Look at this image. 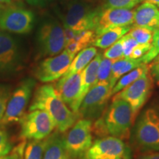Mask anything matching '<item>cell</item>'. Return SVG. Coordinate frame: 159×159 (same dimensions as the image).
Masks as SVG:
<instances>
[{"label": "cell", "instance_id": "obj_2", "mask_svg": "<svg viewBox=\"0 0 159 159\" xmlns=\"http://www.w3.org/2000/svg\"><path fill=\"white\" fill-rule=\"evenodd\" d=\"M135 117L132 108L123 99H113L106 113L102 119L95 122V134L105 137L110 135L120 139H127L129 136L131 125Z\"/></svg>", "mask_w": 159, "mask_h": 159}, {"label": "cell", "instance_id": "obj_24", "mask_svg": "<svg viewBox=\"0 0 159 159\" xmlns=\"http://www.w3.org/2000/svg\"><path fill=\"white\" fill-rule=\"evenodd\" d=\"M47 142V138L43 140H30L25 146L24 159H42Z\"/></svg>", "mask_w": 159, "mask_h": 159}, {"label": "cell", "instance_id": "obj_29", "mask_svg": "<svg viewBox=\"0 0 159 159\" xmlns=\"http://www.w3.org/2000/svg\"><path fill=\"white\" fill-rule=\"evenodd\" d=\"M103 57L113 60V61H117V60L124 58L122 39H120L118 41H116V43H114V44L105 49L103 53Z\"/></svg>", "mask_w": 159, "mask_h": 159}, {"label": "cell", "instance_id": "obj_44", "mask_svg": "<svg viewBox=\"0 0 159 159\" xmlns=\"http://www.w3.org/2000/svg\"><path fill=\"white\" fill-rule=\"evenodd\" d=\"M158 29L159 30V24H158Z\"/></svg>", "mask_w": 159, "mask_h": 159}, {"label": "cell", "instance_id": "obj_10", "mask_svg": "<svg viewBox=\"0 0 159 159\" xmlns=\"http://www.w3.org/2000/svg\"><path fill=\"white\" fill-rule=\"evenodd\" d=\"M152 77L150 71H146L139 78L126 88L113 96V99H123L130 105L136 119L137 113L148 101L152 89Z\"/></svg>", "mask_w": 159, "mask_h": 159}, {"label": "cell", "instance_id": "obj_5", "mask_svg": "<svg viewBox=\"0 0 159 159\" xmlns=\"http://www.w3.org/2000/svg\"><path fill=\"white\" fill-rule=\"evenodd\" d=\"M135 136L143 150L159 151V109L152 107L144 111L139 119Z\"/></svg>", "mask_w": 159, "mask_h": 159}, {"label": "cell", "instance_id": "obj_22", "mask_svg": "<svg viewBox=\"0 0 159 159\" xmlns=\"http://www.w3.org/2000/svg\"><path fill=\"white\" fill-rule=\"evenodd\" d=\"M131 26L116 27L105 32L103 34L95 37L91 43L93 47H99L100 49H107L111 45L118 41L121 38L126 35L130 30Z\"/></svg>", "mask_w": 159, "mask_h": 159}, {"label": "cell", "instance_id": "obj_23", "mask_svg": "<svg viewBox=\"0 0 159 159\" xmlns=\"http://www.w3.org/2000/svg\"><path fill=\"white\" fill-rule=\"evenodd\" d=\"M148 71H149V66L144 63V64L141 65L140 66L137 67V68L133 69L132 71L122 75L117 80L114 86L113 87L112 90L111 91V97H113L120 91H122V89L126 88L127 86L134 83L135 80H136Z\"/></svg>", "mask_w": 159, "mask_h": 159}, {"label": "cell", "instance_id": "obj_35", "mask_svg": "<svg viewBox=\"0 0 159 159\" xmlns=\"http://www.w3.org/2000/svg\"><path fill=\"white\" fill-rule=\"evenodd\" d=\"M149 71L152 79H155L157 82L159 81V61H152L151 64L149 66Z\"/></svg>", "mask_w": 159, "mask_h": 159}, {"label": "cell", "instance_id": "obj_45", "mask_svg": "<svg viewBox=\"0 0 159 159\" xmlns=\"http://www.w3.org/2000/svg\"><path fill=\"white\" fill-rule=\"evenodd\" d=\"M118 159H122V158H118Z\"/></svg>", "mask_w": 159, "mask_h": 159}, {"label": "cell", "instance_id": "obj_17", "mask_svg": "<svg viewBox=\"0 0 159 159\" xmlns=\"http://www.w3.org/2000/svg\"><path fill=\"white\" fill-rule=\"evenodd\" d=\"M159 24V8L153 4L144 2L134 11V27L158 29Z\"/></svg>", "mask_w": 159, "mask_h": 159}, {"label": "cell", "instance_id": "obj_4", "mask_svg": "<svg viewBox=\"0 0 159 159\" xmlns=\"http://www.w3.org/2000/svg\"><path fill=\"white\" fill-rule=\"evenodd\" d=\"M35 85L34 80L27 78L21 81L15 90L12 91L5 114L0 121V125L7 126L20 122L25 114L26 108L28 105Z\"/></svg>", "mask_w": 159, "mask_h": 159}, {"label": "cell", "instance_id": "obj_21", "mask_svg": "<svg viewBox=\"0 0 159 159\" xmlns=\"http://www.w3.org/2000/svg\"><path fill=\"white\" fill-rule=\"evenodd\" d=\"M97 54V49L94 47H85L75 55L69 69L63 76H69L75 73L80 72L88 66ZM62 76V77H63Z\"/></svg>", "mask_w": 159, "mask_h": 159}, {"label": "cell", "instance_id": "obj_39", "mask_svg": "<svg viewBox=\"0 0 159 159\" xmlns=\"http://www.w3.org/2000/svg\"><path fill=\"white\" fill-rule=\"evenodd\" d=\"M16 0H0V5H2V4H7V5H9V4H12Z\"/></svg>", "mask_w": 159, "mask_h": 159}, {"label": "cell", "instance_id": "obj_14", "mask_svg": "<svg viewBox=\"0 0 159 159\" xmlns=\"http://www.w3.org/2000/svg\"><path fill=\"white\" fill-rule=\"evenodd\" d=\"M134 11L123 8L102 9L99 11L94 32L96 36L116 27L131 26L134 24Z\"/></svg>", "mask_w": 159, "mask_h": 159}, {"label": "cell", "instance_id": "obj_15", "mask_svg": "<svg viewBox=\"0 0 159 159\" xmlns=\"http://www.w3.org/2000/svg\"><path fill=\"white\" fill-rule=\"evenodd\" d=\"M125 145L122 139L105 136L97 139L85 153V159H118L125 156Z\"/></svg>", "mask_w": 159, "mask_h": 159}, {"label": "cell", "instance_id": "obj_11", "mask_svg": "<svg viewBox=\"0 0 159 159\" xmlns=\"http://www.w3.org/2000/svg\"><path fill=\"white\" fill-rule=\"evenodd\" d=\"M111 89L109 83L95 84L83 98L77 111L78 116L91 121L97 118L111 97Z\"/></svg>", "mask_w": 159, "mask_h": 159}, {"label": "cell", "instance_id": "obj_38", "mask_svg": "<svg viewBox=\"0 0 159 159\" xmlns=\"http://www.w3.org/2000/svg\"><path fill=\"white\" fill-rule=\"evenodd\" d=\"M144 2H147L153 4V5H156L159 8V0H144Z\"/></svg>", "mask_w": 159, "mask_h": 159}, {"label": "cell", "instance_id": "obj_6", "mask_svg": "<svg viewBox=\"0 0 159 159\" xmlns=\"http://www.w3.org/2000/svg\"><path fill=\"white\" fill-rule=\"evenodd\" d=\"M20 136L23 140H43L47 138L55 128L50 116L42 110L30 111L20 120Z\"/></svg>", "mask_w": 159, "mask_h": 159}, {"label": "cell", "instance_id": "obj_37", "mask_svg": "<svg viewBox=\"0 0 159 159\" xmlns=\"http://www.w3.org/2000/svg\"><path fill=\"white\" fill-rule=\"evenodd\" d=\"M27 2L31 5H40V4H42L43 2H44L45 1L47 0H27Z\"/></svg>", "mask_w": 159, "mask_h": 159}, {"label": "cell", "instance_id": "obj_32", "mask_svg": "<svg viewBox=\"0 0 159 159\" xmlns=\"http://www.w3.org/2000/svg\"><path fill=\"white\" fill-rule=\"evenodd\" d=\"M122 43V49H123V55L124 57H129L132 52L133 49L139 44L137 41L132 37L128 34L125 35L124 36L121 38Z\"/></svg>", "mask_w": 159, "mask_h": 159}, {"label": "cell", "instance_id": "obj_27", "mask_svg": "<svg viewBox=\"0 0 159 159\" xmlns=\"http://www.w3.org/2000/svg\"><path fill=\"white\" fill-rule=\"evenodd\" d=\"M144 1V0H105L102 9L113 7L131 10Z\"/></svg>", "mask_w": 159, "mask_h": 159}, {"label": "cell", "instance_id": "obj_1", "mask_svg": "<svg viewBox=\"0 0 159 159\" xmlns=\"http://www.w3.org/2000/svg\"><path fill=\"white\" fill-rule=\"evenodd\" d=\"M42 110L48 114L60 133H65L77 121L78 114L73 112L61 98L55 86L41 85L35 90L29 111Z\"/></svg>", "mask_w": 159, "mask_h": 159}, {"label": "cell", "instance_id": "obj_28", "mask_svg": "<svg viewBox=\"0 0 159 159\" xmlns=\"http://www.w3.org/2000/svg\"><path fill=\"white\" fill-rule=\"evenodd\" d=\"M159 55V30H155L152 41L151 43V47L148 52L142 57V63L148 64Z\"/></svg>", "mask_w": 159, "mask_h": 159}, {"label": "cell", "instance_id": "obj_36", "mask_svg": "<svg viewBox=\"0 0 159 159\" xmlns=\"http://www.w3.org/2000/svg\"><path fill=\"white\" fill-rule=\"evenodd\" d=\"M139 159H159V152L145 155V156L141 157Z\"/></svg>", "mask_w": 159, "mask_h": 159}, {"label": "cell", "instance_id": "obj_41", "mask_svg": "<svg viewBox=\"0 0 159 159\" xmlns=\"http://www.w3.org/2000/svg\"><path fill=\"white\" fill-rule=\"evenodd\" d=\"M0 159H6V156H3V157H1Z\"/></svg>", "mask_w": 159, "mask_h": 159}, {"label": "cell", "instance_id": "obj_12", "mask_svg": "<svg viewBox=\"0 0 159 159\" xmlns=\"http://www.w3.org/2000/svg\"><path fill=\"white\" fill-rule=\"evenodd\" d=\"M75 57L63 50L58 55L47 57L35 67L34 76L42 83H50L59 80L69 69Z\"/></svg>", "mask_w": 159, "mask_h": 159}, {"label": "cell", "instance_id": "obj_13", "mask_svg": "<svg viewBox=\"0 0 159 159\" xmlns=\"http://www.w3.org/2000/svg\"><path fill=\"white\" fill-rule=\"evenodd\" d=\"M21 63L16 40L6 32L0 30V76L13 75Z\"/></svg>", "mask_w": 159, "mask_h": 159}, {"label": "cell", "instance_id": "obj_9", "mask_svg": "<svg viewBox=\"0 0 159 159\" xmlns=\"http://www.w3.org/2000/svg\"><path fill=\"white\" fill-rule=\"evenodd\" d=\"M37 46L41 57H52L64 50V28L57 21L44 23L39 28Z\"/></svg>", "mask_w": 159, "mask_h": 159}, {"label": "cell", "instance_id": "obj_42", "mask_svg": "<svg viewBox=\"0 0 159 159\" xmlns=\"http://www.w3.org/2000/svg\"><path fill=\"white\" fill-rule=\"evenodd\" d=\"M157 84H158V85L159 86V81H158V82H157Z\"/></svg>", "mask_w": 159, "mask_h": 159}, {"label": "cell", "instance_id": "obj_26", "mask_svg": "<svg viewBox=\"0 0 159 159\" xmlns=\"http://www.w3.org/2000/svg\"><path fill=\"white\" fill-rule=\"evenodd\" d=\"M115 61L102 57L97 71L95 84L100 83H109L111 72V66ZM94 84V85H95Z\"/></svg>", "mask_w": 159, "mask_h": 159}, {"label": "cell", "instance_id": "obj_7", "mask_svg": "<svg viewBox=\"0 0 159 159\" xmlns=\"http://www.w3.org/2000/svg\"><path fill=\"white\" fill-rule=\"evenodd\" d=\"M63 144L70 158L85 155L92 144V123L91 120H77L63 137Z\"/></svg>", "mask_w": 159, "mask_h": 159}, {"label": "cell", "instance_id": "obj_33", "mask_svg": "<svg viewBox=\"0 0 159 159\" xmlns=\"http://www.w3.org/2000/svg\"><path fill=\"white\" fill-rule=\"evenodd\" d=\"M25 146L26 142L23 140L17 147L12 149L11 152L6 156V159H24Z\"/></svg>", "mask_w": 159, "mask_h": 159}, {"label": "cell", "instance_id": "obj_20", "mask_svg": "<svg viewBox=\"0 0 159 159\" xmlns=\"http://www.w3.org/2000/svg\"><path fill=\"white\" fill-rule=\"evenodd\" d=\"M42 159H71L63 144V137L55 133L47 137Z\"/></svg>", "mask_w": 159, "mask_h": 159}, {"label": "cell", "instance_id": "obj_16", "mask_svg": "<svg viewBox=\"0 0 159 159\" xmlns=\"http://www.w3.org/2000/svg\"><path fill=\"white\" fill-rule=\"evenodd\" d=\"M80 83L81 71L69 76L61 77L55 86L65 104L76 114L80 105L79 102Z\"/></svg>", "mask_w": 159, "mask_h": 159}, {"label": "cell", "instance_id": "obj_8", "mask_svg": "<svg viewBox=\"0 0 159 159\" xmlns=\"http://www.w3.org/2000/svg\"><path fill=\"white\" fill-rule=\"evenodd\" d=\"M100 10L94 9L89 4L72 2L68 5L63 16V27L75 32L93 30Z\"/></svg>", "mask_w": 159, "mask_h": 159}, {"label": "cell", "instance_id": "obj_18", "mask_svg": "<svg viewBox=\"0 0 159 159\" xmlns=\"http://www.w3.org/2000/svg\"><path fill=\"white\" fill-rule=\"evenodd\" d=\"M102 55H97L94 59L89 63L85 68L81 71V83L80 91L79 94V102L81 104L83 98L87 92L94 86L97 80L98 67L102 59Z\"/></svg>", "mask_w": 159, "mask_h": 159}, {"label": "cell", "instance_id": "obj_25", "mask_svg": "<svg viewBox=\"0 0 159 159\" xmlns=\"http://www.w3.org/2000/svg\"><path fill=\"white\" fill-rule=\"evenodd\" d=\"M154 32V30L147 27H134L127 34L136 40L139 44H148L152 43Z\"/></svg>", "mask_w": 159, "mask_h": 159}, {"label": "cell", "instance_id": "obj_31", "mask_svg": "<svg viewBox=\"0 0 159 159\" xmlns=\"http://www.w3.org/2000/svg\"><path fill=\"white\" fill-rule=\"evenodd\" d=\"M12 150V145L6 130L0 128V158L7 156Z\"/></svg>", "mask_w": 159, "mask_h": 159}, {"label": "cell", "instance_id": "obj_43", "mask_svg": "<svg viewBox=\"0 0 159 159\" xmlns=\"http://www.w3.org/2000/svg\"><path fill=\"white\" fill-rule=\"evenodd\" d=\"M2 5H0V7H2Z\"/></svg>", "mask_w": 159, "mask_h": 159}, {"label": "cell", "instance_id": "obj_34", "mask_svg": "<svg viewBox=\"0 0 159 159\" xmlns=\"http://www.w3.org/2000/svg\"><path fill=\"white\" fill-rule=\"evenodd\" d=\"M150 47L151 43H148V44H138L133 49L132 52H131L129 57L132 59L141 58V57H142L150 50Z\"/></svg>", "mask_w": 159, "mask_h": 159}, {"label": "cell", "instance_id": "obj_30", "mask_svg": "<svg viewBox=\"0 0 159 159\" xmlns=\"http://www.w3.org/2000/svg\"><path fill=\"white\" fill-rule=\"evenodd\" d=\"M11 94L12 89L9 85L0 83V121L5 114Z\"/></svg>", "mask_w": 159, "mask_h": 159}, {"label": "cell", "instance_id": "obj_19", "mask_svg": "<svg viewBox=\"0 0 159 159\" xmlns=\"http://www.w3.org/2000/svg\"><path fill=\"white\" fill-rule=\"evenodd\" d=\"M144 64L142 63V57L139 59H132L130 57H124V58L115 61L111 66V72L109 84L111 89L114 86L117 80L124 75L133 69L140 66ZM112 90V89H111Z\"/></svg>", "mask_w": 159, "mask_h": 159}, {"label": "cell", "instance_id": "obj_40", "mask_svg": "<svg viewBox=\"0 0 159 159\" xmlns=\"http://www.w3.org/2000/svg\"><path fill=\"white\" fill-rule=\"evenodd\" d=\"M153 61H159V55L156 57V58L153 60Z\"/></svg>", "mask_w": 159, "mask_h": 159}, {"label": "cell", "instance_id": "obj_3", "mask_svg": "<svg viewBox=\"0 0 159 159\" xmlns=\"http://www.w3.org/2000/svg\"><path fill=\"white\" fill-rule=\"evenodd\" d=\"M35 16L31 11L19 5L0 7V30L16 34H26L32 30Z\"/></svg>", "mask_w": 159, "mask_h": 159}]
</instances>
